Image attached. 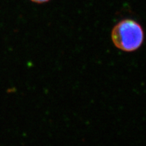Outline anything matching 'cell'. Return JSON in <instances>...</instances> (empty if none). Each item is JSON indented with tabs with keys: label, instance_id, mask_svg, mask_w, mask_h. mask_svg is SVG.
<instances>
[{
	"label": "cell",
	"instance_id": "cell-1",
	"mask_svg": "<svg viewBox=\"0 0 146 146\" xmlns=\"http://www.w3.org/2000/svg\"><path fill=\"white\" fill-rule=\"evenodd\" d=\"M144 31L141 24L131 18L121 20L113 27L111 40L118 50L125 52L138 50L144 41Z\"/></svg>",
	"mask_w": 146,
	"mask_h": 146
},
{
	"label": "cell",
	"instance_id": "cell-2",
	"mask_svg": "<svg viewBox=\"0 0 146 146\" xmlns=\"http://www.w3.org/2000/svg\"><path fill=\"white\" fill-rule=\"evenodd\" d=\"M32 2L35 3H39V4H42V3H45L49 2L50 0H30Z\"/></svg>",
	"mask_w": 146,
	"mask_h": 146
}]
</instances>
